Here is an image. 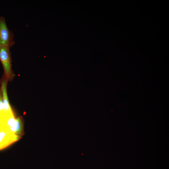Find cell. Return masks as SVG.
Segmentation results:
<instances>
[{
	"label": "cell",
	"mask_w": 169,
	"mask_h": 169,
	"mask_svg": "<svg viewBox=\"0 0 169 169\" xmlns=\"http://www.w3.org/2000/svg\"><path fill=\"white\" fill-rule=\"evenodd\" d=\"M10 49L8 47L0 49V61L3 68V76L8 81L12 80L14 76L12 68L11 54Z\"/></svg>",
	"instance_id": "6da1fadb"
},
{
	"label": "cell",
	"mask_w": 169,
	"mask_h": 169,
	"mask_svg": "<svg viewBox=\"0 0 169 169\" xmlns=\"http://www.w3.org/2000/svg\"><path fill=\"white\" fill-rule=\"evenodd\" d=\"M14 35L7 25L4 18L0 17V49L4 47L10 48L15 44Z\"/></svg>",
	"instance_id": "7a4b0ae2"
},
{
	"label": "cell",
	"mask_w": 169,
	"mask_h": 169,
	"mask_svg": "<svg viewBox=\"0 0 169 169\" xmlns=\"http://www.w3.org/2000/svg\"><path fill=\"white\" fill-rule=\"evenodd\" d=\"M8 81V80L3 76L0 81V89L4 109L7 111H12V110L8 99L7 93V85Z\"/></svg>",
	"instance_id": "3957f363"
}]
</instances>
